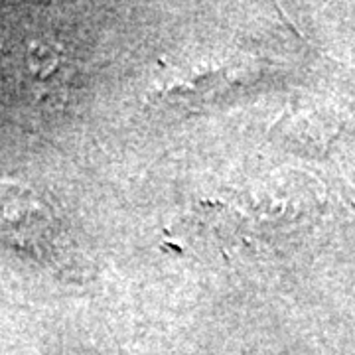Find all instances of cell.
<instances>
[{
	"mask_svg": "<svg viewBox=\"0 0 355 355\" xmlns=\"http://www.w3.org/2000/svg\"><path fill=\"white\" fill-rule=\"evenodd\" d=\"M60 229L50 205L30 188L0 182V241L46 259L53 253Z\"/></svg>",
	"mask_w": 355,
	"mask_h": 355,
	"instance_id": "cell-1",
	"label": "cell"
}]
</instances>
